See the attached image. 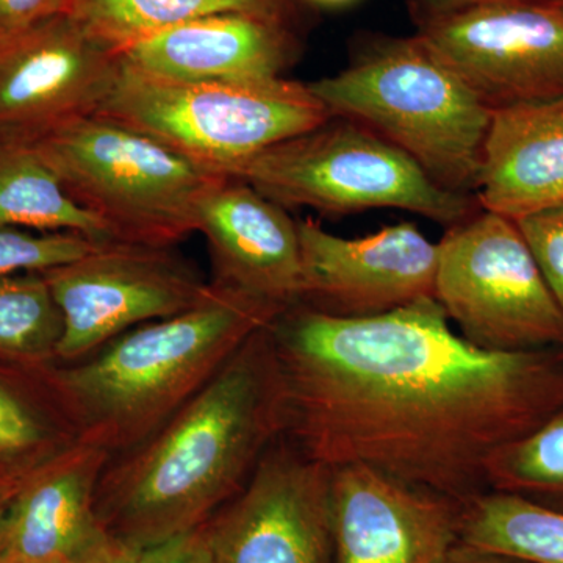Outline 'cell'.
<instances>
[{
  "label": "cell",
  "mask_w": 563,
  "mask_h": 563,
  "mask_svg": "<svg viewBox=\"0 0 563 563\" xmlns=\"http://www.w3.org/2000/svg\"><path fill=\"white\" fill-rule=\"evenodd\" d=\"M266 331L282 437L331 468L368 466L465 503L487 492L496 451L563 409V350H479L435 298L366 318L299 303Z\"/></svg>",
  "instance_id": "cell-1"
},
{
  "label": "cell",
  "mask_w": 563,
  "mask_h": 563,
  "mask_svg": "<svg viewBox=\"0 0 563 563\" xmlns=\"http://www.w3.org/2000/svg\"><path fill=\"white\" fill-rule=\"evenodd\" d=\"M266 329L125 461L107 465L96 510L109 536L136 548L161 542L207 523L242 490L284 432L279 368Z\"/></svg>",
  "instance_id": "cell-2"
},
{
  "label": "cell",
  "mask_w": 563,
  "mask_h": 563,
  "mask_svg": "<svg viewBox=\"0 0 563 563\" xmlns=\"http://www.w3.org/2000/svg\"><path fill=\"white\" fill-rule=\"evenodd\" d=\"M284 310L213 284L185 312L136 325L88 361L41 366L40 376L76 442L131 450L146 442Z\"/></svg>",
  "instance_id": "cell-3"
},
{
  "label": "cell",
  "mask_w": 563,
  "mask_h": 563,
  "mask_svg": "<svg viewBox=\"0 0 563 563\" xmlns=\"http://www.w3.org/2000/svg\"><path fill=\"white\" fill-rule=\"evenodd\" d=\"M309 88L332 117L390 141L440 187L476 192L493 110L420 36H369L346 68Z\"/></svg>",
  "instance_id": "cell-4"
},
{
  "label": "cell",
  "mask_w": 563,
  "mask_h": 563,
  "mask_svg": "<svg viewBox=\"0 0 563 563\" xmlns=\"http://www.w3.org/2000/svg\"><path fill=\"white\" fill-rule=\"evenodd\" d=\"M74 201L101 218L117 242L172 247L198 232L203 198L225 174L161 141L90 113L22 140Z\"/></svg>",
  "instance_id": "cell-5"
},
{
  "label": "cell",
  "mask_w": 563,
  "mask_h": 563,
  "mask_svg": "<svg viewBox=\"0 0 563 563\" xmlns=\"http://www.w3.org/2000/svg\"><path fill=\"white\" fill-rule=\"evenodd\" d=\"M95 113L228 177L261 152L332 118L309 85L299 81L166 80L141 73L122 57Z\"/></svg>",
  "instance_id": "cell-6"
},
{
  "label": "cell",
  "mask_w": 563,
  "mask_h": 563,
  "mask_svg": "<svg viewBox=\"0 0 563 563\" xmlns=\"http://www.w3.org/2000/svg\"><path fill=\"white\" fill-rule=\"evenodd\" d=\"M282 207L346 214L369 209L413 211L448 229L477 213V199L440 187L398 146L372 129L332 117L233 169Z\"/></svg>",
  "instance_id": "cell-7"
},
{
  "label": "cell",
  "mask_w": 563,
  "mask_h": 563,
  "mask_svg": "<svg viewBox=\"0 0 563 563\" xmlns=\"http://www.w3.org/2000/svg\"><path fill=\"white\" fill-rule=\"evenodd\" d=\"M435 299L479 350H563V310L517 221L474 213L439 243Z\"/></svg>",
  "instance_id": "cell-8"
},
{
  "label": "cell",
  "mask_w": 563,
  "mask_h": 563,
  "mask_svg": "<svg viewBox=\"0 0 563 563\" xmlns=\"http://www.w3.org/2000/svg\"><path fill=\"white\" fill-rule=\"evenodd\" d=\"M43 276L62 313L58 362H79L136 325L185 312L211 287L172 247L122 242Z\"/></svg>",
  "instance_id": "cell-9"
},
{
  "label": "cell",
  "mask_w": 563,
  "mask_h": 563,
  "mask_svg": "<svg viewBox=\"0 0 563 563\" xmlns=\"http://www.w3.org/2000/svg\"><path fill=\"white\" fill-rule=\"evenodd\" d=\"M490 110L563 95V3L495 0L418 25Z\"/></svg>",
  "instance_id": "cell-10"
},
{
  "label": "cell",
  "mask_w": 563,
  "mask_h": 563,
  "mask_svg": "<svg viewBox=\"0 0 563 563\" xmlns=\"http://www.w3.org/2000/svg\"><path fill=\"white\" fill-rule=\"evenodd\" d=\"M332 468L279 437L209 520L214 563H335Z\"/></svg>",
  "instance_id": "cell-11"
},
{
  "label": "cell",
  "mask_w": 563,
  "mask_h": 563,
  "mask_svg": "<svg viewBox=\"0 0 563 563\" xmlns=\"http://www.w3.org/2000/svg\"><path fill=\"white\" fill-rule=\"evenodd\" d=\"M120 62V52L69 14L0 35V141L95 113Z\"/></svg>",
  "instance_id": "cell-12"
},
{
  "label": "cell",
  "mask_w": 563,
  "mask_h": 563,
  "mask_svg": "<svg viewBox=\"0 0 563 563\" xmlns=\"http://www.w3.org/2000/svg\"><path fill=\"white\" fill-rule=\"evenodd\" d=\"M302 306L342 318L376 317L435 298L439 244L410 222L362 239H343L318 222L296 221Z\"/></svg>",
  "instance_id": "cell-13"
},
{
  "label": "cell",
  "mask_w": 563,
  "mask_h": 563,
  "mask_svg": "<svg viewBox=\"0 0 563 563\" xmlns=\"http://www.w3.org/2000/svg\"><path fill=\"white\" fill-rule=\"evenodd\" d=\"M335 563H433L461 540L463 503L363 465L332 468Z\"/></svg>",
  "instance_id": "cell-14"
},
{
  "label": "cell",
  "mask_w": 563,
  "mask_h": 563,
  "mask_svg": "<svg viewBox=\"0 0 563 563\" xmlns=\"http://www.w3.org/2000/svg\"><path fill=\"white\" fill-rule=\"evenodd\" d=\"M198 232L209 242L213 284L282 310L302 302L298 224L280 203L228 177L203 198Z\"/></svg>",
  "instance_id": "cell-15"
},
{
  "label": "cell",
  "mask_w": 563,
  "mask_h": 563,
  "mask_svg": "<svg viewBox=\"0 0 563 563\" xmlns=\"http://www.w3.org/2000/svg\"><path fill=\"white\" fill-rule=\"evenodd\" d=\"M110 457L74 442L24 477L0 515V558L79 563L106 542L96 493Z\"/></svg>",
  "instance_id": "cell-16"
},
{
  "label": "cell",
  "mask_w": 563,
  "mask_h": 563,
  "mask_svg": "<svg viewBox=\"0 0 563 563\" xmlns=\"http://www.w3.org/2000/svg\"><path fill=\"white\" fill-rule=\"evenodd\" d=\"M150 76L176 81L277 79L295 62L298 41L288 20L222 13L176 25L120 52Z\"/></svg>",
  "instance_id": "cell-17"
},
{
  "label": "cell",
  "mask_w": 563,
  "mask_h": 563,
  "mask_svg": "<svg viewBox=\"0 0 563 563\" xmlns=\"http://www.w3.org/2000/svg\"><path fill=\"white\" fill-rule=\"evenodd\" d=\"M477 202L510 220L563 203V95L493 110Z\"/></svg>",
  "instance_id": "cell-18"
},
{
  "label": "cell",
  "mask_w": 563,
  "mask_h": 563,
  "mask_svg": "<svg viewBox=\"0 0 563 563\" xmlns=\"http://www.w3.org/2000/svg\"><path fill=\"white\" fill-rule=\"evenodd\" d=\"M0 225L117 242L106 222L74 201L38 152L22 141H0Z\"/></svg>",
  "instance_id": "cell-19"
},
{
  "label": "cell",
  "mask_w": 563,
  "mask_h": 563,
  "mask_svg": "<svg viewBox=\"0 0 563 563\" xmlns=\"http://www.w3.org/2000/svg\"><path fill=\"white\" fill-rule=\"evenodd\" d=\"M290 0H69V16L121 52L144 38L201 18L251 13L288 20Z\"/></svg>",
  "instance_id": "cell-20"
},
{
  "label": "cell",
  "mask_w": 563,
  "mask_h": 563,
  "mask_svg": "<svg viewBox=\"0 0 563 563\" xmlns=\"http://www.w3.org/2000/svg\"><path fill=\"white\" fill-rule=\"evenodd\" d=\"M462 542L532 563H563V514L501 492L463 503Z\"/></svg>",
  "instance_id": "cell-21"
},
{
  "label": "cell",
  "mask_w": 563,
  "mask_h": 563,
  "mask_svg": "<svg viewBox=\"0 0 563 563\" xmlns=\"http://www.w3.org/2000/svg\"><path fill=\"white\" fill-rule=\"evenodd\" d=\"M62 333V313L43 273L0 274V362L51 365Z\"/></svg>",
  "instance_id": "cell-22"
},
{
  "label": "cell",
  "mask_w": 563,
  "mask_h": 563,
  "mask_svg": "<svg viewBox=\"0 0 563 563\" xmlns=\"http://www.w3.org/2000/svg\"><path fill=\"white\" fill-rule=\"evenodd\" d=\"M487 490L520 496L563 514V409L493 454Z\"/></svg>",
  "instance_id": "cell-23"
},
{
  "label": "cell",
  "mask_w": 563,
  "mask_h": 563,
  "mask_svg": "<svg viewBox=\"0 0 563 563\" xmlns=\"http://www.w3.org/2000/svg\"><path fill=\"white\" fill-rule=\"evenodd\" d=\"M20 388L0 372V483L14 485L76 442L44 409L54 404Z\"/></svg>",
  "instance_id": "cell-24"
},
{
  "label": "cell",
  "mask_w": 563,
  "mask_h": 563,
  "mask_svg": "<svg viewBox=\"0 0 563 563\" xmlns=\"http://www.w3.org/2000/svg\"><path fill=\"white\" fill-rule=\"evenodd\" d=\"M101 244L76 233H35L0 225V274L44 273L77 261Z\"/></svg>",
  "instance_id": "cell-25"
},
{
  "label": "cell",
  "mask_w": 563,
  "mask_h": 563,
  "mask_svg": "<svg viewBox=\"0 0 563 563\" xmlns=\"http://www.w3.org/2000/svg\"><path fill=\"white\" fill-rule=\"evenodd\" d=\"M517 224L563 310V203L520 218Z\"/></svg>",
  "instance_id": "cell-26"
},
{
  "label": "cell",
  "mask_w": 563,
  "mask_h": 563,
  "mask_svg": "<svg viewBox=\"0 0 563 563\" xmlns=\"http://www.w3.org/2000/svg\"><path fill=\"white\" fill-rule=\"evenodd\" d=\"M133 563H214L209 521L140 548Z\"/></svg>",
  "instance_id": "cell-27"
},
{
  "label": "cell",
  "mask_w": 563,
  "mask_h": 563,
  "mask_svg": "<svg viewBox=\"0 0 563 563\" xmlns=\"http://www.w3.org/2000/svg\"><path fill=\"white\" fill-rule=\"evenodd\" d=\"M69 0H0V35L68 14Z\"/></svg>",
  "instance_id": "cell-28"
},
{
  "label": "cell",
  "mask_w": 563,
  "mask_h": 563,
  "mask_svg": "<svg viewBox=\"0 0 563 563\" xmlns=\"http://www.w3.org/2000/svg\"><path fill=\"white\" fill-rule=\"evenodd\" d=\"M417 25L424 22L450 16L459 11L472 9L481 3L495 2V0H407Z\"/></svg>",
  "instance_id": "cell-29"
},
{
  "label": "cell",
  "mask_w": 563,
  "mask_h": 563,
  "mask_svg": "<svg viewBox=\"0 0 563 563\" xmlns=\"http://www.w3.org/2000/svg\"><path fill=\"white\" fill-rule=\"evenodd\" d=\"M433 563H532L496 551L484 550L474 544L462 542L453 544L446 553L440 555Z\"/></svg>",
  "instance_id": "cell-30"
},
{
  "label": "cell",
  "mask_w": 563,
  "mask_h": 563,
  "mask_svg": "<svg viewBox=\"0 0 563 563\" xmlns=\"http://www.w3.org/2000/svg\"><path fill=\"white\" fill-rule=\"evenodd\" d=\"M139 551L140 548L132 547V544L121 542V540L109 536L106 542L99 544L79 563H133Z\"/></svg>",
  "instance_id": "cell-31"
},
{
  "label": "cell",
  "mask_w": 563,
  "mask_h": 563,
  "mask_svg": "<svg viewBox=\"0 0 563 563\" xmlns=\"http://www.w3.org/2000/svg\"><path fill=\"white\" fill-rule=\"evenodd\" d=\"M306 2L312 3L314 7H321V9H343V7L352 5L357 0H306Z\"/></svg>",
  "instance_id": "cell-32"
},
{
  "label": "cell",
  "mask_w": 563,
  "mask_h": 563,
  "mask_svg": "<svg viewBox=\"0 0 563 563\" xmlns=\"http://www.w3.org/2000/svg\"><path fill=\"white\" fill-rule=\"evenodd\" d=\"M18 487V484H7L0 483V515H2L3 507H5L7 501H9L11 493H13L14 488Z\"/></svg>",
  "instance_id": "cell-33"
},
{
  "label": "cell",
  "mask_w": 563,
  "mask_h": 563,
  "mask_svg": "<svg viewBox=\"0 0 563 563\" xmlns=\"http://www.w3.org/2000/svg\"><path fill=\"white\" fill-rule=\"evenodd\" d=\"M0 563H63V562L31 561V559L0 558Z\"/></svg>",
  "instance_id": "cell-34"
},
{
  "label": "cell",
  "mask_w": 563,
  "mask_h": 563,
  "mask_svg": "<svg viewBox=\"0 0 563 563\" xmlns=\"http://www.w3.org/2000/svg\"><path fill=\"white\" fill-rule=\"evenodd\" d=\"M559 2H562V3H563V0H559Z\"/></svg>",
  "instance_id": "cell-35"
}]
</instances>
